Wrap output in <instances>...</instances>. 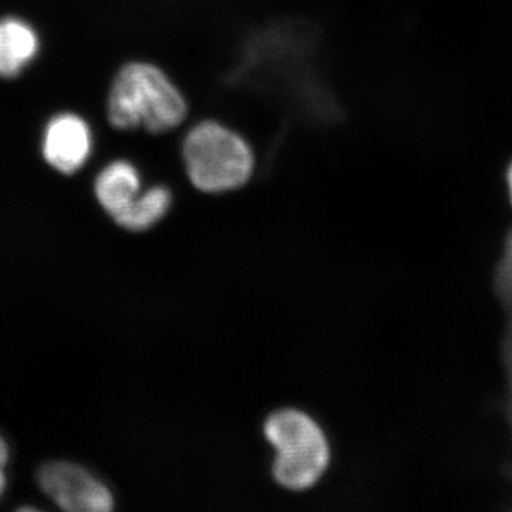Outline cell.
I'll use <instances>...</instances> for the list:
<instances>
[{
    "label": "cell",
    "instance_id": "cell-1",
    "mask_svg": "<svg viewBox=\"0 0 512 512\" xmlns=\"http://www.w3.org/2000/svg\"><path fill=\"white\" fill-rule=\"evenodd\" d=\"M106 113L114 130L165 134L187 120L188 103L161 67L146 60H131L114 74Z\"/></svg>",
    "mask_w": 512,
    "mask_h": 512
},
{
    "label": "cell",
    "instance_id": "cell-2",
    "mask_svg": "<svg viewBox=\"0 0 512 512\" xmlns=\"http://www.w3.org/2000/svg\"><path fill=\"white\" fill-rule=\"evenodd\" d=\"M181 156L188 180L205 194L238 190L255 170V154L247 138L217 120L192 126L185 134Z\"/></svg>",
    "mask_w": 512,
    "mask_h": 512
},
{
    "label": "cell",
    "instance_id": "cell-3",
    "mask_svg": "<svg viewBox=\"0 0 512 512\" xmlns=\"http://www.w3.org/2000/svg\"><path fill=\"white\" fill-rule=\"evenodd\" d=\"M265 436L276 450L274 476L289 490H308L329 466L325 434L308 414L281 410L266 420Z\"/></svg>",
    "mask_w": 512,
    "mask_h": 512
},
{
    "label": "cell",
    "instance_id": "cell-4",
    "mask_svg": "<svg viewBox=\"0 0 512 512\" xmlns=\"http://www.w3.org/2000/svg\"><path fill=\"white\" fill-rule=\"evenodd\" d=\"M37 481L43 493L49 495L64 511L109 512L114 498L109 487L101 483L86 468L77 464L55 461L40 468Z\"/></svg>",
    "mask_w": 512,
    "mask_h": 512
},
{
    "label": "cell",
    "instance_id": "cell-5",
    "mask_svg": "<svg viewBox=\"0 0 512 512\" xmlns=\"http://www.w3.org/2000/svg\"><path fill=\"white\" fill-rule=\"evenodd\" d=\"M93 153V133L89 123L74 113L50 120L43 137V156L59 173L82 170Z\"/></svg>",
    "mask_w": 512,
    "mask_h": 512
},
{
    "label": "cell",
    "instance_id": "cell-6",
    "mask_svg": "<svg viewBox=\"0 0 512 512\" xmlns=\"http://www.w3.org/2000/svg\"><path fill=\"white\" fill-rule=\"evenodd\" d=\"M143 191V180L136 164L117 158L101 168L94 181V194L111 218L119 217Z\"/></svg>",
    "mask_w": 512,
    "mask_h": 512
},
{
    "label": "cell",
    "instance_id": "cell-7",
    "mask_svg": "<svg viewBox=\"0 0 512 512\" xmlns=\"http://www.w3.org/2000/svg\"><path fill=\"white\" fill-rule=\"evenodd\" d=\"M39 39L28 23L0 20V77L18 76L37 55Z\"/></svg>",
    "mask_w": 512,
    "mask_h": 512
},
{
    "label": "cell",
    "instance_id": "cell-8",
    "mask_svg": "<svg viewBox=\"0 0 512 512\" xmlns=\"http://www.w3.org/2000/svg\"><path fill=\"white\" fill-rule=\"evenodd\" d=\"M173 204V192L165 185H153L147 190L141 191L136 201L121 212L114 221L120 227L130 229V231H146L158 224L167 212L170 211Z\"/></svg>",
    "mask_w": 512,
    "mask_h": 512
},
{
    "label": "cell",
    "instance_id": "cell-9",
    "mask_svg": "<svg viewBox=\"0 0 512 512\" xmlns=\"http://www.w3.org/2000/svg\"><path fill=\"white\" fill-rule=\"evenodd\" d=\"M9 461V448L6 441L0 437V497L6 490V467Z\"/></svg>",
    "mask_w": 512,
    "mask_h": 512
},
{
    "label": "cell",
    "instance_id": "cell-10",
    "mask_svg": "<svg viewBox=\"0 0 512 512\" xmlns=\"http://www.w3.org/2000/svg\"><path fill=\"white\" fill-rule=\"evenodd\" d=\"M505 181H507L508 195H510L512 205V161L510 165H508L507 173H505Z\"/></svg>",
    "mask_w": 512,
    "mask_h": 512
}]
</instances>
